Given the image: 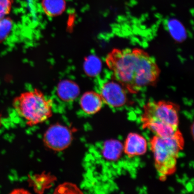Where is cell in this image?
Masks as SVG:
<instances>
[{"mask_svg": "<svg viewBox=\"0 0 194 194\" xmlns=\"http://www.w3.org/2000/svg\"><path fill=\"white\" fill-rule=\"evenodd\" d=\"M106 62L115 81L132 93L154 85L161 73L155 58L138 48L114 49Z\"/></svg>", "mask_w": 194, "mask_h": 194, "instance_id": "1", "label": "cell"}, {"mask_svg": "<svg viewBox=\"0 0 194 194\" xmlns=\"http://www.w3.org/2000/svg\"><path fill=\"white\" fill-rule=\"evenodd\" d=\"M178 109L170 102H149L144 106L141 118L144 128L158 136H170L178 131Z\"/></svg>", "mask_w": 194, "mask_h": 194, "instance_id": "2", "label": "cell"}, {"mask_svg": "<svg viewBox=\"0 0 194 194\" xmlns=\"http://www.w3.org/2000/svg\"><path fill=\"white\" fill-rule=\"evenodd\" d=\"M183 145V138L179 130L170 136L155 135L150 140L155 167L162 180L175 172L178 155Z\"/></svg>", "mask_w": 194, "mask_h": 194, "instance_id": "3", "label": "cell"}, {"mask_svg": "<svg viewBox=\"0 0 194 194\" xmlns=\"http://www.w3.org/2000/svg\"><path fill=\"white\" fill-rule=\"evenodd\" d=\"M13 105L29 126L44 122L52 115V102L37 89L21 94L14 98Z\"/></svg>", "mask_w": 194, "mask_h": 194, "instance_id": "4", "label": "cell"}, {"mask_svg": "<svg viewBox=\"0 0 194 194\" xmlns=\"http://www.w3.org/2000/svg\"><path fill=\"white\" fill-rule=\"evenodd\" d=\"M43 140L49 148L55 151H61L70 145L72 141V133L66 127L55 124L48 129Z\"/></svg>", "mask_w": 194, "mask_h": 194, "instance_id": "5", "label": "cell"}, {"mask_svg": "<svg viewBox=\"0 0 194 194\" xmlns=\"http://www.w3.org/2000/svg\"><path fill=\"white\" fill-rule=\"evenodd\" d=\"M125 88L119 82L109 81L103 84L100 95L103 103L113 108L123 107L128 101Z\"/></svg>", "mask_w": 194, "mask_h": 194, "instance_id": "6", "label": "cell"}, {"mask_svg": "<svg viewBox=\"0 0 194 194\" xmlns=\"http://www.w3.org/2000/svg\"><path fill=\"white\" fill-rule=\"evenodd\" d=\"M145 138L136 133L128 135L124 145V152L129 158L143 155L147 150Z\"/></svg>", "mask_w": 194, "mask_h": 194, "instance_id": "7", "label": "cell"}, {"mask_svg": "<svg viewBox=\"0 0 194 194\" xmlns=\"http://www.w3.org/2000/svg\"><path fill=\"white\" fill-rule=\"evenodd\" d=\"M103 103L99 94L94 91L85 93L80 100L81 108L89 115H93L99 112L103 107Z\"/></svg>", "mask_w": 194, "mask_h": 194, "instance_id": "8", "label": "cell"}, {"mask_svg": "<svg viewBox=\"0 0 194 194\" xmlns=\"http://www.w3.org/2000/svg\"><path fill=\"white\" fill-rule=\"evenodd\" d=\"M124 152V145L117 140L105 141L102 146L101 154L104 159L109 161L119 159Z\"/></svg>", "mask_w": 194, "mask_h": 194, "instance_id": "9", "label": "cell"}, {"mask_svg": "<svg viewBox=\"0 0 194 194\" xmlns=\"http://www.w3.org/2000/svg\"><path fill=\"white\" fill-rule=\"evenodd\" d=\"M57 93L58 96L63 101H72L78 96L79 89L74 83L64 81L58 86Z\"/></svg>", "mask_w": 194, "mask_h": 194, "instance_id": "10", "label": "cell"}, {"mask_svg": "<svg viewBox=\"0 0 194 194\" xmlns=\"http://www.w3.org/2000/svg\"><path fill=\"white\" fill-rule=\"evenodd\" d=\"M41 5L45 13L50 17L62 14L66 7L65 0H41Z\"/></svg>", "mask_w": 194, "mask_h": 194, "instance_id": "11", "label": "cell"}, {"mask_svg": "<svg viewBox=\"0 0 194 194\" xmlns=\"http://www.w3.org/2000/svg\"><path fill=\"white\" fill-rule=\"evenodd\" d=\"M86 71L90 75H97L101 69V62L96 57H91L86 62Z\"/></svg>", "mask_w": 194, "mask_h": 194, "instance_id": "12", "label": "cell"}, {"mask_svg": "<svg viewBox=\"0 0 194 194\" xmlns=\"http://www.w3.org/2000/svg\"><path fill=\"white\" fill-rule=\"evenodd\" d=\"M12 26V22L9 18L0 19V41L3 40L8 36Z\"/></svg>", "mask_w": 194, "mask_h": 194, "instance_id": "13", "label": "cell"}, {"mask_svg": "<svg viewBox=\"0 0 194 194\" xmlns=\"http://www.w3.org/2000/svg\"><path fill=\"white\" fill-rule=\"evenodd\" d=\"M13 0H0V19L5 17L11 11Z\"/></svg>", "mask_w": 194, "mask_h": 194, "instance_id": "14", "label": "cell"}, {"mask_svg": "<svg viewBox=\"0 0 194 194\" xmlns=\"http://www.w3.org/2000/svg\"><path fill=\"white\" fill-rule=\"evenodd\" d=\"M170 26L171 29V32L173 36L176 37L177 39H179V36L181 37H183V30L182 26L178 22L176 21H170Z\"/></svg>", "mask_w": 194, "mask_h": 194, "instance_id": "15", "label": "cell"}, {"mask_svg": "<svg viewBox=\"0 0 194 194\" xmlns=\"http://www.w3.org/2000/svg\"><path fill=\"white\" fill-rule=\"evenodd\" d=\"M2 115H0V127H1V125H2Z\"/></svg>", "mask_w": 194, "mask_h": 194, "instance_id": "16", "label": "cell"}]
</instances>
